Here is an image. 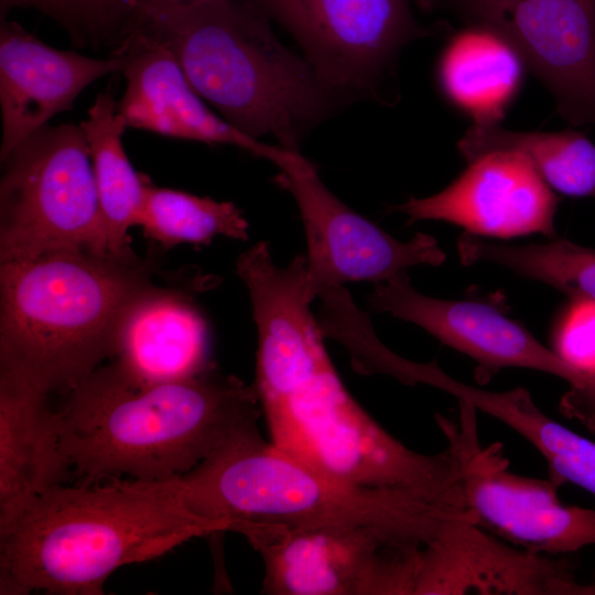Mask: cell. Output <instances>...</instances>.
Here are the masks:
<instances>
[{
    "mask_svg": "<svg viewBox=\"0 0 595 595\" xmlns=\"http://www.w3.org/2000/svg\"><path fill=\"white\" fill-rule=\"evenodd\" d=\"M570 387L561 399V412L595 432V374L588 372L581 383Z\"/></svg>",
    "mask_w": 595,
    "mask_h": 595,
    "instance_id": "obj_29",
    "label": "cell"
},
{
    "mask_svg": "<svg viewBox=\"0 0 595 595\" xmlns=\"http://www.w3.org/2000/svg\"><path fill=\"white\" fill-rule=\"evenodd\" d=\"M229 523L187 506L180 477L55 484L0 532V594L99 595L119 567Z\"/></svg>",
    "mask_w": 595,
    "mask_h": 595,
    "instance_id": "obj_3",
    "label": "cell"
},
{
    "mask_svg": "<svg viewBox=\"0 0 595 595\" xmlns=\"http://www.w3.org/2000/svg\"><path fill=\"white\" fill-rule=\"evenodd\" d=\"M258 332L256 385L270 442L338 480L433 495L462 491L464 459L448 440L436 454L405 446L350 396L310 305L305 255L278 267L261 241L236 260Z\"/></svg>",
    "mask_w": 595,
    "mask_h": 595,
    "instance_id": "obj_1",
    "label": "cell"
},
{
    "mask_svg": "<svg viewBox=\"0 0 595 595\" xmlns=\"http://www.w3.org/2000/svg\"><path fill=\"white\" fill-rule=\"evenodd\" d=\"M0 263L109 239L80 126H45L0 160Z\"/></svg>",
    "mask_w": 595,
    "mask_h": 595,
    "instance_id": "obj_7",
    "label": "cell"
},
{
    "mask_svg": "<svg viewBox=\"0 0 595 595\" xmlns=\"http://www.w3.org/2000/svg\"><path fill=\"white\" fill-rule=\"evenodd\" d=\"M461 262H491L544 282L571 300L595 301V249L566 239L547 244L504 245L465 231L457 240Z\"/></svg>",
    "mask_w": 595,
    "mask_h": 595,
    "instance_id": "obj_24",
    "label": "cell"
},
{
    "mask_svg": "<svg viewBox=\"0 0 595 595\" xmlns=\"http://www.w3.org/2000/svg\"><path fill=\"white\" fill-rule=\"evenodd\" d=\"M298 42L342 96L376 94L408 43L432 35L410 0H247Z\"/></svg>",
    "mask_w": 595,
    "mask_h": 595,
    "instance_id": "obj_10",
    "label": "cell"
},
{
    "mask_svg": "<svg viewBox=\"0 0 595 595\" xmlns=\"http://www.w3.org/2000/svg\"><path fill=\"white\" fill-rule=\"evenodd\" d=\"M84 33L107 34L125 29L132 14L133 0H77Z\"/></svg>",
    "mask_w": 595,
    "mask_h": 595,
    "instance_id": "obj_27",
    "label": "cell"
},
{
    "mask_svg": "<svg viewBox=\"0 0 595 595\" xmlns=\"http://www.w3.org/2000/svg\"><path fill=\"white\" fill-rule=\"evenodd\" d=\"M553 344L564 360L595 374V301L571 300L555 326Z\"/></svg>",
    "mask_w": 595,
    "mask_h": 595,
    "instance_id": "obj_26",
    "label": "cell"
},
{
    "mask_svg": "<svg viewBox=\"0 0 595 595\" xmlns=\"http://www.w3.org/2000/svg\"><path fill=\"white\" fill-rule=\"evenodd\" d=\"M457 397L531 443L547 462L549 478L558 486L570 483L595 496V442L552 420L527 389L489 391L462 383Z\"/></svg>",
    "mask_w": 595,
    "mask_h": 595,
    "instance_id": "obj_22",
    "label": "cell"
},
{
    "mask_svg": "<svg viewBox=\"0 0 595 595\" xmlns=\"http://www.w3.org/2000/svg\"><path fill=\"white\" fill-rule=\"evenodd\" d=\"M595 595L563 556L512 545L473 522L450 521L422 551L413 595Z\"/></svg>",
    "mask_w": 595,
    "mask_h": 595,
    "instance_id": "obj_13",
    "label": "cell"
},
{
    "mask_svg": "<svg viewBox=\"0 0 595 595\" xmlns=\"http://www.w3.org/2000/svg\"><path fill=\"white\" fill-rule=\"evenodd\" d=\"M195 513L229 523L353 524L412 545L432 543L467 516L461 495L358 486L291 457L260 431L245 435L180 476Z\"/></svg>",
    "mask_w": 595,
    "mask_h": 595,
    "instance_id": "obj_6",
    "label": "cell"
},
{
    "mask_svg": "<svg viewBox=\"0 0 595 595\" xmlns=\"http://www.w3.org/2000/svg\"><path fill=\"white\" fill-rule=\"evenodd\" d=\"M191 290L190 285L156 284L127 313L112 361L131 380L174 381L212 365L207 324Z\"/></svg>",
    "mask_w": 595,
    "mask_h": 595,
    "instance_id": "obj_18",
    "label": "cell"
},
{
    "mask_svg": "<svg viewBox=\"0 0 595 595\" xmlns=\"http://www.w3.org/2000/svg\"><path fill=\"white\" fill-rule=\"evenodd\" d=\"M197 1L201 0H133L132 13L137 9H166L187 6Z\"/></svg>",
    "mask_w": 595,
    "mask_h": 595,
    "instance_id": "obj_30",
    "label": "cell"
},
{
    "mask_svg": "<svg viewBox=\"0 0 595 595\" xmlns=\"http://www.w3.org/2000/svg\"><path fill=\"white\" fill-rule=\"evenodd\" d=\"M126 30L164 46L229 125L257 140L270 134L286 150L299 151L307 131L344 100L247 0L137 9Z\"/></svg>",
    "mask_w": 595,
    "mask_h": 595,
    "instance_id": "obj_5",
    "label": "cell"
},
{
    "mask_svg": "<svg viewBox=\"0 0 595 595\" xmlns=\"http://www.w3.org/2000/svg\"><path fill=\"white\" fill-rule=\"evenodd\" d=\"M14 8H33L62 24L76 41L84 34L77 0H0L1 19Z\"/></svg>",
    "mask_w": 595,
    "mask_h": 595,
    "instance_id": "obj_28",
    "label": "cell"
},
{
    "mask_svg": "<svg viewBox=\"0 0 595 595\" xmlns=\"http://www.w3.org/2000/svg\"><path fill=\"white\" fill-rule=\"evenodd\" d=\"M88 143L109 249L131 248L129 229L138 226L148 176L138 173L122 143L128 128L109 91L100 93L79 123Z\"/></svg>",
    "mask_w": 595,
    "mask_h": 595,
    "instance_id": "obj_21",
    "label": "cell"
},
{
    "mask_svg": "<svg viewBox=\"0 0 595 595\" xmlns=\"http://www.w3.org/2000/svg\"><path fill=\"white\" fill-rule=\"evenodd\" d=\"M123 54L94 58L50 46L14 21L0 23V160L56 115L69 110L95 80L122 72Z\"/></svg>",
    "mask_w": 595,
    "mask_h": 595,
    "instance_id": "obj_16",
    "label": "cell"
},
{
    "mask_svg": "<svg viewBox=\"0 0 595 595\" xmlns=\"http://www.w3.org/2000/svg\"><path fill=\"white\" fill-rule=\"evenodd\" d=\"M457 149L466 162L493 151L519 152L552 190L567 196L595 197V144L578 131L522 132L498 125H474Z\"/></svg>",
    "mask_w": 595,
    "mask_h": 595,
    "instance_id": "obj_23",
    "label": "cell"
},
{
    "mask_svg": "<svg viewBox=\"0 0 595 595\" xmlns=\"http://www.w3.org/2000/svg\"><path fill=\"white\" fill-rule=\"evenodd\" d=\"M156 259L58 249L0 263V369L52 397L112 359L121 324L159 284Z\"/></svg>",
    "mask_w": 595,
    "mask_h": 595,
    "instance_id": "obj_4",
    "label": "cell"
},
{
    "mask_svg": "<svg viewBox=\"0 0 595 595\" xmlns=\"http://www.w3.org/2000/svg\"><path fill=\"white\" fill-rule=\"evenodd\" d=\"M368 304L376 312L422 327L472 358L482 385L504 368L539 370L564 379L570 386L585 375L493 305L424 295L412 288L408 273L376 283Z\"/></svg>",
    "mask_w": 595,
    "mask_h": 595,
    "instance_id": "obj_14",
    "label": "cell"
},
{
    "mask_svg": "<svg viewBox=\"0 0 595 595\" xmlns=\"http://www.w3.org/2000/svg\"><path fill=\"white\" fill-rule=\"evenodd\" d=\"M117 52L123 54L127 85L118 112L127 127L163 137L240 148L274 162L282 148L253 139L206 106L172 54L134 30H126Z\"/></svg>",
    "mask_w": 595,
    "mask_h": 595,
    "instance_id": "obj_17",
    "label": "cell"
},
{
    "mask_svg": "<svg viewBox=\"0 0 595 595\" xmlns=\"http://www.w3.org/2000/svg\"><path fill=\"white\" fill-rule=\"evenodd\" d=\"M508 42L572 126L595 123V0H419Z\"/></svg>",
    "mask_w": 595,
    "mask_h": 595,
    "instance_id": "obj_9",
    "label": "cell"
},
{
    "mask_svg": "<svg viewBox=\"0 0 595 595\" xmlns=\"http://www.w3.org/2000/svg\"><path fill=\"white\" fill-rule=\"evenodd\" d=\"M50 398L0 369V532L42 491L68 479Z\"/></svg>",
    "mask_w": 595,
    "mask_h": 595,
    "instance_id": "obj_19",
    "label": "cell"
},
{
    "mask_svg": "<svg viewBox=\"0 0 595 595\" xmlns=\"http://www.w3.org/2000/svg\"><path fill=\"white\" fill-rule=\"evenodd\" d=\"M270 595H413L424 547L353 524L240 522Z\"/></svg>",
    "mask_w": 595,
    "mask_h": 595,
    "instance_id": "obj_8",
    "label": "cell"
},
{
    "mask_svg": "<svg viewBox=\"0 0 595 595\" xmlns=\"http://www.w3.org/2000/svg\"><path fill=\"white\" fill-rule=\"evenodd\" d=\"M278 184L294 198L307 245L306 279L314 298L327 286L381 283L410 267H437L446 258L435 238L418 232L400 241L338 199L300 151L283 149L273 163Z\"/></svg>",
    "mask_w": 595,
    "mask_h": 595,
    "instance_id": "obj_11",
    "label": "cell"
},
{
    "mask_svg": "<svg viewBox=\"0 0 595 595\" xmlns=\"http://www.w3.org/2000/svg\"><path fill=\"white\" fill-rule=\"evenodd\" d=\"M138 226L144 237L166 249L182 244L206 246L219 236L247 240L249 228L234 203L160 187L149 177Z\"/></svg>",
    "mask_w": 595,
    "mask_h": 595,
    "instance_id": "obj_25",
    "label": "cell"
},
{
    "mask_svg": "<svg viewBox=\"0 0 595 595\" xmlns=\"http://www.w3.org/2000/svg\"><path fill=\"white\" fill-rule=\"evenodd\" d=\"M467 163L441 192L410 197L393 210L405 214L409 223L444 220L476 236L556 235L559 199L526 156L516 151H493Z\"/></svg>",
    "mask_w": 595,
    "mask_h": 595,
    "instance_id": "obj_15",
    "label": "cell"
},
{
    "mask_svg": "<svg viewBox=\"0 0 595 595\" xmlns=\"http://www.w3.org/2000/svg\"><path fill=\"white\" fill-rule=\"evenodd\" d=\"M527 69L499 35L465 25L442 48L435 83L443 99L475 126H496L519 96Z\"/></svg>",
    "mask_w": 595,
    "mask_h": 595,
    "instance_id": "obj_20",
    "label": "cell"
},
{
    "mask_svg": "<svg viewBox=\"0 0 595 595\" xmlns=\"http://www.w3.org/2000/svg\"><path fill=\"white\" fill-rule=\"evenodd\" d=\"M464 437L463 493L476 526L520 549L565 555L595 545V510L563 505L552 479L522 476L508 469L502 446L483 447L476 412L462 410Z\"/></svg>",
    "mask_w": 595,
    "mask_h": 595,
    "instance_id": "obj_12",
    "label": "cell"
},
{
    "mask_svg": "<svg viewBox=\"0 0 595 595\" xmlns=\"http://www.w3.org/2000/svg\"><path fill=\"white\" fill-rule=\"evenodd\" d=\"M260 409L255 387L214 364L180 380L138 383L111 361L62 397L54 422L76 483L167 480L259 431Z\"/></svg>",
    "mask_w": 595,
    "mask_h": 595,
    "instance_id": "obj_2",
    "label": "cell"
}]
</instances>
